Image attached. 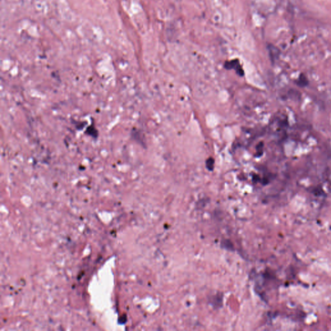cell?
<instances>
[{
  "label": "cell",
  "instance_id": "cell-1",
  "mask_svg": "<svg viewBox=\"0 0 331 331\" xmlns=\"http://www.w3.org/2000/svg\"><path fill=\"white\" fill-rule=\"evenodd\" d=\"M225 67L227 69H235L237 73H239L240 75H243V71L241 68L239 61L237 60H232L229 62H227L225 64Z\"/></svg>",
  "mask_w": 331,
  "mask_h": 331
},
{
  "label": "cell",
  "instance_id": "cell-2",
  "mask_svg": "<svg viewBox=\"0 0 331 331\" xmlns=\"http://www.w3.org/2000/svg\"><path fill=\"white\" fill-rule=\"evenodd\" d=\"M297 84L299 85V86L303 87V86H305L306 85L308 84V81H307L305 77L301 75L300 78H299V79H298Z\"/></svg>",
  "mask_w": 331,
  "mask_h": 331
},
{
  "label": "cell",
  "instance_id": "cell-3",
  "mask_svg": "<svg viewBox=\"0 0 331 331\" xmlns=\"http://www.w3.org/2000/svg\"><path fill=\"white\" fill-rule=\"evenodd\" d=\"M206 167L209 170L212 171L213 170V167H214V160L212 158H209L206 161Z\"/></svg>",
  "mask_w": 331,
  "mask_h": 331
}]
</instances>
